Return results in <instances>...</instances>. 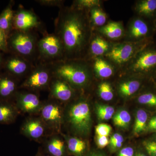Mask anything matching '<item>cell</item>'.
<instances>
[{
	"label": "cell",
	"instance_id": "cell-42",
	"mask_svg": "<svg viewBox=\"0 0 156 156\" xmlns=\"http://www.w3.org/2000/svg\"><path fill=\"white\" fill-rule=\"evenodd\" d=\"M35 156H51L49 154H47L45 151H39Z\"/></svg>",
	"mask_w": 156,
	"mask_h": 156
},
{
	"label": "cell",
	"instance_id": "cell-14",
	"mask_svg": "<svg viewBox=\"0 0 156 156\" xmlns=\"http://www.w3.org/2000/svg\"><path fill=\"white\" fill-rule=\"evenodd\" d=\"M18 88L17 78L7 73L0 75V100L11 101Z\"/></svg>",
	"mask_w": 156,
	"mask_h": 156
},
{
	"label": "cell",
	"instance_id": "cell-30",
	"mask_svg": "<svg viewBox=\"0 0 156 156\" xmlns=\"http://www.w3.org/2000/svg\"><path fill=\"white\" fill-rule=\"evenodd\" d=\"M99 94L101 99L106 101L112 100L114 97L111 86L107 83H103L99 86Z\"/></svg>",
	"mask_w": 156,
	"mask_h": 156
},
{
	"label": "cell",
	"instance_id": "cell-16",
	"mask_svg": "<svg viewBox=\"0 0 156 156\" xmlns=\"http://www.w3.org/2000/svg\"><path fill=\"white\" fill-rule=\"evenodd\" d=\"M20 113L12 101L0 100V124L14 123Z\"/></svg>",
	"mask_w": 156,
	"mask_h": 156
},
{
	"label": "cell",
	"instance_id": "cell-37",
	"mask_svg": "<svg viewBox=\"0 0 156 156\" xmlns=\"http://www.w3.org/2000/svg\"><path fill=\"white\" fill-rule=\"evenodd\" d=\"M144 148L150 156H156V142L149 141L144 144Z\"/></svg>",
	"mask_w": 156,
	"mask_h": 156
},
{
	"label": "cell",
	"instance_id": "cell-15",
	"mask_svg": "<svg viewBox=\"0 0 156 156\" xmlns=\"http://www.w3.org/2000/svg\"><path fill=\"white\" fill-rule=\"evenodd\" d=\"M134 46L131 44H124L117 45L107 54L109 58L118 64L128 61L134 54Z\"/></svg>",
	"mask_w": 156,
	"mask_h": 156
},
{
	"label": "cell",
	"instance_id": "cell-11",
	"mask_svg": "<svg viewBox=\"0 0 156 156\" xmlns=\"http://www.w3.org/2000/svg\"><path fill=\"white\" fill-rule=\"evenodd\" d=\"M50 98L61 103L69 101L73 97L74 91L68 83L53 76L50 87Z\"/></svg>",
	"mask_w": 156,
	"mask_h": 156
},
{
	"label": "cell",
	"instance_id": "cell-43",
	"mask_svg": "<svg viewBox=\"0 0 156 156\" xmlns=\"http://www.w3.org/2000/svg\"><path fill=\"white\" fill-rule=\"evenodd\" d=\"M134 156H147L145 154L141 152H137L135 154Z\"/></svg>",
	"mask_w": 156,
	"mask_h": 156
},
{
	"label": "cell",
	"instance_id": "cell-18",
	"mask_svg": "<svg viewBox=\"0 0 156 156\" xmlns=\"http://www.w3.org/2000/svg\"><path fill=\"white\" fill-rule=\"evenodd\" d=\"M156 66V52L149 51L143 53L136 59L132 68L136 71L150 69Z\"/></svg>",
	"mask_w": 156,
	"mask_h": 156
},
{
	"label": "cell",
	"instance_id": "cell-38",
	"mask_svg": "<svg viewBox=\"0 0 156 156\" xmlns=\"http://www.w3.org/2000/svg\"><path fill=\"white\" fill-rule=\"evenodd\" d=\"M97 144L99 148H103L109 144L108 137L107 136H97Z\"/></svg>",
	"mask_w": 156,
	"mask_h": 156
},
{
	"label": "cell",
	"instance_id": "cell-4",
	"mask_svg": "<svg viewBox=\"0 0 156 156\" xmlns=\"http://www.w3.org/2000/svg\"><path fill=\"white\" fill-rule=\"evenodd\" d=\"M32 31L13 30L8 38V49L14 55L32 62L37 59V45L39 39Z\"/></svg>",
	"mask_w": 156,
	"mask_h": 156
},
{
	"label": "cell",
	"instance_id": "cell-32",
	"mask_svg": "<svg viewBox=\"0 0 156 156\" xmlns=\"http://www.w3.org/2000/svg\"><path fill=\"white\" fill-rule=\"evenodd\" d=\"M138 102L141 104L156 106V95L152 93H146L138 97Z\"/></svg>",
	"mask_w": 156,
	"mask_h": 156
},
{
	"label": "cell",
	"instance_id": "cell-12",
	"mask_svg": "<svg viewBox=\"0 0 156 156\" xmlns=\"http://www.w3.org/2000/svg\"><path fill=\"white\" fill-rule=\"evenodd\" d=\"M4 65L7 73L17 79L27 76L34 66L32 62L14 54L6 60Z\"/></svg>",
	"mask_w": 156,
	"mask_h": 156
},
{
	"label": "cell",
	"instance_id": "cell-31",
	"mask_svg": "<svg viewBox=\"0 0 156 156\" xmlns=\"http://www.w3.org/2000/svg\"><path fill=\"white\" fill-rule=\"evenodd\" d=\"M100 1L97 0H78L75 2V8L84 11L85 9H92L99 5Z\"/></svg>",
	"mask_w": 156,
	"mask_h": 156
},
{
	"label": "cell",
	"instance_id": "cell-24",
	"mask_svg": "<svg viewBox=\"0 0 156 156\" xmlns=\"http://www.w3.org/2000/svg\"><path fill=\"white\" fill-rule=\"evenodd\" d=\"M140 82L136 80L127 81L121 84L119 90L121 95L128 97L136 93L140 87Z\"/></svg>",
	"mask_w": 156,
	"mask_h": 156
},
{
	"label": "cell",
	"instance_id": "cell-9",
	"mask_svg": "<svg viewBox=\"0 0 156 156\" xmlns=\"http://www.w3.org/2000/svg\"><path fill=\"white\" fill-rule=\"evenodd\" d=\"M14 98L20 112L31 116L38 115L44 103L38 94L31 92H17Z\"/></svg>",
	"mask_w": 156,
	"mask_h": 156
},
{
	"label": "cell",
	"instance_id": "cell-41",
	"mask_svg": "<svg viewBox=\"0 0 156 156\" xmlns=\"http://www.w3.org/2000/svg\"><path fill=\"white\" fill-rule=\"evenodd\" d=\"M85 156H105L100 153L95 151H92L87 153Z\"/></svg>",
	"mask_w": 156,
	"mask_h": 156
},
{
	"label": "cell",
	"instance_id": "cell-6",
	"mask_svg": "<svg viewBox=\"0 0 156 156\" xmlns=\"http://www.w3.org/2000/svg\"><path fill=\"white\" fill-rule=\"evenodd\" d=\"M64 112L62 103L50 98L43 103L38 115L53 134H60L63 126Z\"/></svg>",
	"mask_w": 156,
	"mask_h": 156
},
{
	"label": "cell",
	"instance_id": "cell-25",
	"mask_svg": "<svg viewBox=\"0 0 156 156\" xmlns=\"http://www.w3.org/2000/svg\"><path fill=\"white\" fill-rule=\"evenodd\" d=\"M148 116L145 111L140 109L136 112L134 128V134H138L145 130Z\"/></svg>",
	"mask_w": 156,
	"mask_h": 156
},
{
	"label": "cell",
	"instance_id": "cell-21",
	"mask_svg": "<svg viewBox=\"0 0 156 156\" xmlns=\"http://www.w3.org/2000/svg\"><path fill=\"white\" fill-rule=\"evenodd\" d=\"M148 31L147 25L141 20H135L132 23L130 30L129 35L132 38L137 39L145 36Z\"/></svg>",
	"mask_w": 156,
	"mask_h": 156
},
{
	"label": "cell",
	"instance_id": "cell-1",
	"mask_svg": "<svg viewBox=\"0 0 156 156\" xmlns=\"http://www.w3.org/2000/svg\"><path fill=\"white\" fill-rule=\"evenodd\" d=\"M88 20L83 10L74 7L60 9L55 20V33L64 50V59L80 58L89 39Z\"/></svg>",
	"mask_w": 156,
	"mask_h": 156
},
{
	"label": "cell",
	"instance_id": "cell-36",
	"mask_svg": "<svg viewBox=\"0 0 156 156\" xmlns=\"http://www.w3.org/2000/svg\"><path fill=\"white\" fill-rule=\"evenodd\" d=\"M5 53L9 52L8 37L4 31L0 29V51Z\"/></svg>",
	"mask_w": 156,
	"mask_h": 156
},
{
	"label": "cell",
	"instance_id": "cell-22",
	"mask_svg": "<svg viewBox=\"0 0 156 156\" xmlns=\"http://www.w3.org/2000/svg\"><path fill=\"white\" fill-rule=\"evenodd\" d=\"M109 48L108 42L100 37L93 39L90 45V52L95 56H101L106 53Z\"/></svg>",
	"mask_w": 156,
	"mask_h": 156
},
{
	"label": "cell",
	"instance_id": "cell-2",
	"mask_svg": "<svg viewBox=\"0 0 156 156\" xmlns=\"http://www.w3.org/2000/svg\"><path fill=\"white\" fill-rule=\"evenodd\" d=\"M64 125H67L71 131L78 136L89 134L92 117L90 105L87 100L81 98L64 109Z\"/></svg>",
	"mask_w": 156,
	"mask_h": 156
},
{
	"label": "cell",
	"instance_id": "cell-33",
	"mask_svg": "<svg viewBox=\"0 0 156 156\" xmlns=\"http://www.w3.org/2000/svg\"><path fill=\"white\" fill-rule=\"evenodd\" d=\"M124 138L119 133H115L112 136L110 140L111 148L112 151L119 149L122 146Z\"/></svg>",
	"mask_w": 156,
	"mask_h": 156
},
{
	"label": "cell",
	"instance_id": "cell-23",
	"mask_svg": "<svg viewBox=\"0 0 156 156\" xmlns=\"http://www.w3.org/2000/svg\"><path fill=\"white\" fill-rule=\"evenodd\" d=\"M94 69L100 77L107 78L111 76L113 73L112 67L101 58H96L94 65Z\"/></svg>",
	"mask_w": 156,
	"mask_h": 156
},
{
	"label": "cell",
	"instance_id": "cell-27",
	"mask_svg": "<svg viewBox=\"0 0 156 156\" xmlns=\"http://www.w3.org/2000/svg\"><path fill=\"white\" fill-rule=\"evenodd\" d=\"M136 10L140 13L144 15H150L156 10V0H145L138 3Z\"/></svg>",
	"mask_w": 156,
	"mask_h": 156
},
{
	"label": "cell",
	"instance_id": "cell-28",
	"mask_svg": "<svg viewBox=\"0 0 156 156\" xmlns=\"http://www.w3.org/2000/svg\"><path fill=\"white\" fill-rule=\"evenodd\" d=\"M90 15L92 22L95 25L102 26L106 21V14L97 7L90 10Z\"/></svg>",
	"mask_w": 156,
	"mask_h": 156
},
{
	"label": "cell",
	"instance_id": "cell-7",
	"mask_svg": "<svg viewBox=\"0 0 156 156\" xmlns=\"http://www.w3.org/2000/svg\"><path fill=\"white\" fill-rule=\"evenodd\" d=\"M53 77L49 65L39 62L34 66L19 88L27 89L30 92L49 89Z\"/></svg>",
	"mask_w": 156,
	"mask_h": 156
},
{
	"label": "cell",
	"instance_id": "cell-26",
	"mask_svg": "<svg viewBox=\"0 0 156 156\" xmlns=\"http://www.w3.org/2000/svg\"><path fill=\"white\" fill-rule=\"evenodd\" d=\"M113 120L116 126L120 128H126L130 124L131 116L127 111L121 110L115 115Z\"/></svg>",
	"mask_w": 156,
	"mask_h": 156
},
{
	"label": "cell",
	"instance_id": "cell-29",
	"mask_svg": "<svg viewBox=\"0 0 156 156\" xmlns=\"http://www.w3.org/2000/svg\"><path fill=\"white\" fill-rule=\"evenodd\" d=\"M96 110L101 119L108 120L111 119L115 113V109L112 106L107 105H98Z\"/></svg>",
	"mask_w": 156,
	"mask_h": 156
},
{
	"label": "cell",
	"instance_id": "cell-35",
	"mask_svg": "<svg viewBox=\"0 0 156 156\" xmlns=\"http://www.w3.org/2000/svg\"><path fill=\"white\" fill-rule=\"evenodd\" d=\"M43 6H49V7H58L59 9L62 8L63 6V1L59 0H39L36 1Z\"/></svg>",
	"mask_w": 156,
	"mask_h": 156
},
{
	"label": "cell",
	"instance_id": "cell-40",
	"mask_svg": "<svg viewBox=\"0 0 156 156\" xmlns=\"http://www.w3.org/2000/svg\"><path fill=\"white\" fill-rule=\"evenodd\" d=\"M148 127L151 130H156V117L151 119L149 122Z\"/></svg>",
	"mask_w": 156,
	"mask_h": 156
},
{
	"label": "cell",
	"instance_id": "cell-17",
	"mask_svg": "<svg viewBox=\"0 0 156 156\" xmlns=\"http://www.w3.org/2000/svg\"><path fill=\"white\" fill-rule=\"evenodd\" d=\"M60 134L66 142L68 154L74 156H85L87 153L86 141L77 136L67 135L62 132Z\"/></svg>",
	"mask_w": 156,
	"mask_h": 156
},
{
	"label": "cell",
	"instance_id": "cell-3",
	"mask_svg": "<svg viewBox=\"0 0 156 156\" xmlns=\"http://www.w3.org/2000/svg\"><path fill=\"white\" fill-rule=\"evenodd\" d=\"M48 64L53 76L63 80L72 87L83 88L88 84L89 72L84 64L64 59Z\"/></svg>",
	"mask_w": 156,
	"mask_h": 156
},
{
	"label": "cell",
	"instance_id": "cell-5",
	"mask_svg": "<svg viewBox=\"0 0 156 156\" xmlns=\"http://www.w3.org/2000/svg\"><path fill=\"white\" fill-rule=\"evenodd\" d=\"M64 59V50L60 39L55 33H44L38 43L39 62L50 64Z\"/></svg>",
	"mask_w": 156,
	"mask_h": 156
},
{
	"label": "cell",
	"instance_id": "cell-20",
	"mask_svg": "<svg viewBox=\"0 0 156 156\" xmlns=\"http://www.w3.org/2000/svg\"><path fill=\"white\" fill-rule=\"evenodd\" d=\"M100 31L104 34L112 39L119 38L122 35L123 33L121 24L116 22L109 23L101 27Z\"/></svg>",
	"mask_w": 156,
	"mask_h": 156
},
{
	"label": "cell",
	"instance_id": "cell-34",
	"mask_svg": "<svg viewBox=\"0 0 156 156\" xmlns=\"http://www.w3.org/2000/svg\"><path fill=\"white\" fill-rule=\"evenodd\" d=\"M112 131L110 126L105 124H101L95 127V132L97 136H108Z\"/></svg>",
	"mask_w": 156,
	"mask_h": 156
},
{
	"label": "cell",
	"instance_id": "cell-10",
	"mask_svg": "<svg viewBox=\"0 0 156 156\" xmlns=\"http://www.w3.org/2000/svg\"><path fill=\"white\" fill-rule=\"evenodd\" d=\"M41 26L38 17L31 10L20 8L14 11L13 30L32 31Z\"/></svg>",
	"mask_w": 156,
	"mask_h": 156
},
{
	"label": "cell",
	"instance_id": "cell-19",
	"mask_svg": "<svg viewBox=\"0 0 156 156\" xmlns=\"http://www.w3.org/2000/svg\"><path fill=\"white\" fill-rule=\"evenodd\" d=\"M11 3L0 14V29L4 31L7 37L13 30V22L14 11Z\"/></svg>",
	"mask_w": 156,
	"mask_h": 156
},
{
	"label": "cell",
	"instance_id": "cell-13",
	"mask_svg": "<svg viewBox=\"0 0 156 156\" xmlns=\"http://www.w3.org/2000/svg\"><path fill=\"white\" fill-rule=\"evenodd\" d=\"M44 151L51 156H66L68 152L66 142L61 134L50 135L44 141Z\"/></svg>",
	"mask_w": 156,
	"mask_h": 156
},
{
	"label": "cell",
	"instance_id": "cell-39",
	"mask_svg": "<svg viewBox=\"0 0 156 156\" xmlns=\"http://www.w3.org/2000/svg\"><path fill=\"white\" fill-rule=\"evenodd\" d=\"M134 149L131 147L123 148L118 153L117 156H134Z\"/></svg>",
	"mask_w": 156,
	"mask_h": 156
},
{
	"label": "cell",
	"instance_id": "cell-44",
	"mask_svg": "<svg viewBox=\"0 0 156 156\" xmlns=\"http://www.w3.org/2000/svg\"><path fill=\"white\" fill-rule=\"evenodd\" d=\"M2 54H1V51H0V69L2 64Z\"/></svg>",
	"mask_w": 156,
	"mask_h": 156
},
{
	"label": "cell",
	"instance_id": "cell-8",
	"mask_svg": "<svg viewBox=\"0 0 156 156\" xmlns=\"http://www.w3.org/2000/svg\"><path fill=\"white\" fill-rule=\"evenodd\" d=\"M20 132L29 139L37 142L44 141L53 134L39 115L27 118L23 123Z\"/></svg>",
	"mask_w": 156,
	"mask_h": 156
}]
</instances>
